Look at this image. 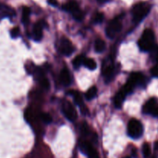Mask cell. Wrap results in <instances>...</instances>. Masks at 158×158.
<instances>
[{"mask_svg": "<svg viewBox=\"0 0 158 158\" xmlns=\"http://www.w3.org/2000/svg\"><path fill=\"white\" fill-rule=\"evenodd\" d=\"M143 132V125L139 120L132 119L128 122L127 133L133 139H138L142 136Z\"/></svg>", "mask_w": 158, "mask_h": 158, "instance_id": "3", "label": "cell"}, {"mask_svg": "<svg viewBox=\"0 0 158 158\" xmlns=\"http://www.w3.org/2000/svg\"><path fill=\"white\" fill-rule=\"evenodd\" d=\"M62 111L68 120L73 122L77 118V112L75 107L70 102L64 100L62 103Z\"/></svg>", "mask_w": 158, "mask_h": 158, "instance_id": "6", "label": "cell"}, {"mask_svg": "<svg viewBox=\"0 0 158 158\" xmlns=\"http://www.w3.org/2000/svg\"><path fill=\"white\" fill-rule=\"evenodd\" d=\"M138 46L142 51H151L155 46V35L152 29H146L138 41Z\"/></svg>", "mask_w": 158, "mask_h": 158, "instance_id": "1", "label": "cell"}, {"mask_svg": "<svg viewBox=\"0 0 158 158\" xmlns=\"http://www.w3.org/2000/svg\"><path fill=\"white\" fill-rule=\"evenodd\" d=\"M48 3L52 6H57V1L56 0H48Z\"/></svg>", "mask_w": 158, "mask_h": 158, "instance_id": "29", "label": "cell"}, {"mask_svg": "<svg viewBox=\"0 0 158 158\" xmlns=\"http://www.w3.org/2000/svg\"><path fill=\"white\" fill-rule=\"evenodd\" d=\"M39 117H40V119H41V120L46 124L51 123V122H52V117H51V116L49 114V113L41 112L40 114V116H39Z\"/></svg>", "mask_w": 158, "mask_h": 158, "instance_id": "23", "label": "cell"}, {"mask_svg": "<svg viewBox=\"0 0 158 158\" xmlns=\"http://www.w3.org/2000/svg\"><path fill=\"white\" fill-rule=\"evenodd\" d=\"M122 23L120 18L114 19L108 23L106 28V34L109 38H114L115 36L121 30Z\"/></svg>", "mask_w": 158, "mask_h": 158, "instance_id": "5", "label": "cell"}, {"mask_svg": "<svg viewBox=\"0 0 158 158\" xmlns=\"http://www.w3.org/2000/svg\"><path fill=\"white\" fill-rule=\"evenodd\" d=\"M142 152H143V155L145 158L149 157L151 153V146L148 143H145L143 145L142 147Z\"/></svg>", "mask_w": 158, "mask_h": 158, "instance_id": "24", "label": "cell"}, {"mask_svg": "<svg viewBox=\"0 0 158 158\" xmlns=\"http://www.w3.org/2000/svg\"><path fill=\"white\" fill-rule=\"evenodd\" d=\"M31 9L28 6H23V12H22V22L23 24H27L29 22V16H30Z\"/></svg>", "mask_w": 158, "mask_h": 158, "instance_id": "16", "label": "cell"}, {"mask_svg": "<svg viewBox=\"0 0 158 158\" xmlns=\"http://www.w3.org/2000/svg\"><path fill=\"white\" fill-rule=\"evenodd\" d=\"M127 82H128L130 85L135 88L137 85H141L144 84L145 77L140 72H134L130 75Z\"/></svg>", "mask_w": 158, "mask_h": 158, "instance_id": "11", "label": "cell"}, {"mask_svg": "<svg viewBox=\"0 0 158 158\" xmlns=\"http://www.w3.org/2000/svg\"><path fill=\"white\" fill-rule=\"evenodd\" d=\"M104 19V15L102 12H96L94 15V22L95 23H100Z\"/></svg>", "mask_w": 158, "mask_h": 158, "instance_id": "25", "label": "cell"}, {"mask_svg": "<svg viewBox=\"0 0 158 158\" xmlns=\"http://www.w3.org/2000/svg\"><path fill=\"white\" fill-rule=\"evenodd\" d=\"M83 65H85V66H86L88 69L91 70V71H93V70H95L96 68H97V63L95 62V60H93V59H91V58H87V57H85L84 62H83Z\"/></svg>", "mask_w": 158, "mask_h": 158, "instance_id": "19", "label": "cell"}, {"mask_svg": "<svg viewBox=\"0 0 158 158\" xmlns=\"http://www.w3.org/2000/svg\"><path fill=\"white\" fill-rule=\"evenodd\" d=\"M153 50V57H154V61L156 62V65H157L158 66V46L156 48H154V49L152 50Z\"/></svg>", "mask_w": 158, "mask_h": 158, "instance_id": "27", "label": "cell"}, {"mask_svg": "<svg viewBox=\"0 0 158 158\" xmlns=\"http://www.w3.org/2000/svg\"><path fill=\"white\" fill-rule=\"evenodd\" d=\"M15 15V12L12 7L5 4H0V20L6 17L12 18Z\"/></svg>", "mask_w": 158, "mask_h": 158, "instance_id": "12", "label": "cell"}, {"mask_svg": "<svg viewBox=\"0 0 158 158\" xmlns=\"http://www.w3.org/2000/svg\"><path fill=\"white\" fill-rule=\"evenodd\" d=\"M19 33H20L19 28V27H14L10 32L11 37H12V38H13V39L17 38V37L19 36Z\"/></svg>", "mask_w": 158, "mask_h": 158, "instance_id": "26", "label": "cell"}, {"mask_svg": "<svg viewBox=\"0 0 158 158\" xmlns=\"http://www.w3.org/2000/svg\"><path fill=\"white\" fill-rule=\"evenodd\" d=\"M60 79L61 83L63 84L64 86H69L71 84V82H72L70 74H69V71H68L67 69L62 70L60 74Z\"/></svg>", "mask_w": 158, "mask_h": 158, "instance_id": "13", "label": "cell"}, {"mask_svg": "<svg viewBox=\"0 0 158 158\" xmlns=\"http://www.w3.org/2000/svg\"><path fill=\"white\" fill-rule=\"evenodd\" d=\"M151 73L152 74V76L155 77H158V66L155 65V66L153 67L151 69Z\"/></svg>", "mask_w": 158, "mask_h": 158, "instance_id": "28", "label": "cell"}, {"mask_svg": "<svg viewBox=\"0 0 158 158\" xmlns=\"http://www.w3.org/2000/svg\"><path fill=\"white\" fill-rule=\"evenodd\" d=\"M143 112L146 114L151 115L158 118V102L157 99L151 98L145 103L143 108Z\"/></svg>", "mask_w": 158, "mask_h": 158, "instance_id": "7", "label": "cell"}, {"mask_svg": "<svg viewBox=\"0 0 158 158\" xmlns=\"http://www.w3.org/2000/svg\"><path fill=\"white\" fill-rule=\"evenodd\" d=\"M37 81H39L40 85H41L42 88H43L44 89L47 90L50 88V84H49V80H48V79L45 77V76H43V77H41L40 78H39Z\"/></svg>", "mask_w": 158, "mask_h": 158, "instance_id": "22", "label": "cell"}, {"mask_svg": "<svg viewBox=\"0 0 158 158\" xmlns=\"http://www.w3.org/2000/svg\"><path fill=\"white\" fill-rule=\"evenodd\" d=\"M151 9V5L145 2H141L136 4L132 9L133 20L134 23H139L141 22L148 15Z\"/></svg>", "mask_w": 158, "mask_h": 158, "instance_id": "2", "label": "cell"}, {"mask_svg": "<svg viewBox=\"0 0 158 158\" xmlns=\"http://www.w3.org/2000/svg\"><path fill=\"white\" fill-rule=\"evenodd\" d=\"M46 23L43 20H40L35 23L33 26L32 30V37L35 41H40L43 38V29L44 26H46Z\"/></svg>", "mask_w": 158, "mask_h": 158, "instance_id": "10", "label": "cell"}, {"mask_svg": "<svg viewBox=\"0 0 158 158\" xmlns=\"http://www.w3.org/2000/svg\"><path fill=\"white\" fill-rule=\"evenodd\" d=\"M97 1L100 3H104V2H106L110 1V0H97Z\"/></svg>", "mask_w": 158, "mask_h": 158, "instance_id": "31", "label": "cell"}, {"mask_svg": "<svg viewBox=\"0 0 158 158\" xmlns=\"http://www.w3.org/2000/svg\"><path fill=\"white\" fill-rule=\"evenodd\" d=\"M97 94V88H96L95 86H94V87H91V88L86 91L85 96H86V99H87V100H91V99H94V97H96Z\"/></svg>", "mask_w": 158, "mask_h": 158, "instance_id": "20", "label": "cell"}, {"mask_svg": "<svg viewBox=\"0 0 158 158\" xmlns=\"http://www.w3.org/2000/svg\"><path fill=\"white\" fill-rule=\"evenodd\" d=\"M125 158H131V157H129V156H127V157H125Z\"/></svg>", "mask_w": 158, "mask_h": 158, "instance_id": "32", "label": "cell"}, {"mask_svg": "<svg viewBox=\"0 0 158 158\" xmlns=\"http://www.w3.org/2000/svg\"><path fill=\"white\" fill-rule=\"evenodd\" d=\"M103 74L104 76L105 79H106L107 81H110L113 78L114 74V68L113 65H108L106 68H104L103 71Z\"/></svg>", "mask_w": 158, "mask_h": 158, "instance_id": "15", "label": "cell"}, {"mask_svg": "<svg viewBox=\"0 0 158 158\" xmlns=\"http://www.w3.org/2000/svg\"><path fill=\"white\" fill-rule=\"evenodd\" d=\"M63 9L66 12H69L72 14L73 18L77 21H81L83 19V12H82L81 9L79 7V5L76 1H69L67 3L63 6Z\"/></svg>", "mask_w": 158, "mask_h": 158, "instance_id": "4", "label": "cell"}, {"mask_svg": "<svg viewBox=\"0 0 158 158\" xmlns=\"http://www.w3.org/2000/svg\"><path fill=\"white\" fill-rule=\"evenodd\" d=\"M80 150L89 158H100L95 149L87 141H83V142L80 143Z\"/></svg>", "mask_w": 158, "mask_h": 158, "instance_id": "9", "label": "cell"}, {"mask_svg": "<svg viewBox=\"0 0 158 158\" xmlns=\"http://www.w3.org/2000/svg\"><path fill=\"white\" fill-rule=\"evenodd\" d=\"M59 49H60V51L62 54L66 56L71 55L74 52V50H75L74 46L71 43L70 40L67 38H65V37H63L60 40Z\"/></svg>", "mask_w": 158, "mask_h": 158, "instance_id": "8", "label": "cell"}, {"mask_svg": "<svg viewBox=\"0 0 158 158\" xmlns=\"http://www.w3.org/2000/svg\"><path fill=\"white\" fill-rule=\"evenodd\" d=\"M69 94H70V95H72L73 97L74 102H75V103L77 104V105H78L79 106H81L82 105H83L82 96L78 91H73H73H69Z\"/></svg>", "mask_w": 158, "mask_h": 158, "instance_id": "17", "label": "cell"}, {"mask_svg": "<svg viewBox=\"0 0 158 158\" xmlns=\"http://www.w3.org/2000/svg\"><path fill=\"white\" fill-rule=\"evenodd\" d=\"M154 149H155L156 150H157V151H158V141L155 142V143H154Z\"/></svg>", "mask_w": 158, "mask_h": 158, "instance_id": "30", "label": "cell"}, {"mask_svg": "<svg viewBox=\"0 0 158 158\" xmlns=\"http://www.w3.org/2000/svg\"><path fill=\"white\" fill-rule=\"evenodd\" d=\"M127 94L125 93V91H123V88L120 89V91H118L117 94H116L115 98H114V105H115V107L117 108H121L122 105H123V102H124L125 97H126Z\"/></svg>", "mask_w": 158, "mask_h": 158, "instance_id": "14", "label": "cell"}, {"mask_svg": "<svg viewBox=\"0 0 158 158\" xmlns=\"http://www.w3.org/2000/svg\"><path fill=\"white\" fill-rule=\"evenodd\" d=\"M85 57L83 55H79L77 57H75V59L73 61V64L75 67L76 68H80L81 65L83 64V62H84Z\"/></svg>", "mask_w": 158, "mask_h": 158, "instance_id": "21", "label": "cell"}, {"mask_svg": "<svg viewBox=\"0 0 158 158\" xmlns=\"http://www.w3.org/2000/svg\"><path fill=\"white\" fill-rule=\"evenodd\" d=\"M95 50L97 53H102L106 48V43L101 39H97L95 41Z\"/></svg>", "mask_w": 158, "mask_h": 158, "instance_id": "18", "label": "cell"}]
</instances>
